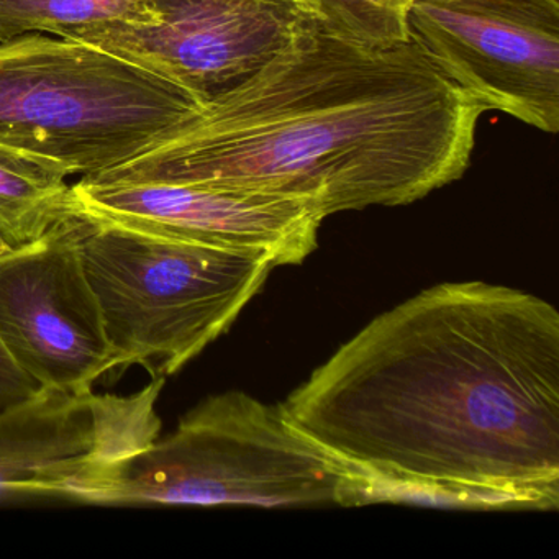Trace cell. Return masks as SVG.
I'll return each mask as SVG.
<instances>
[{
  "label": "cell",
  "instance_id": "5bb4252c",
  "mask_svg": "<svg viewBox=\"0 0 559 559\" xmlns=\"http://www.w3.org/2000/svg\"><path fill=\"white\" fill-rule=\"evenodd\" d=\"M41 389L12 361L0 342V411L34 397Z\"/></svg>",
  "mask_w": 559,
  "mask_h": 559
},
{
  "label": "cell",
  "instance_id": "8992f818",
  "mask_svg": "<svg viewBox=\"0 0 559 559\" xmlns=\"http://www.w3.org/2000/svg\"><path fill=\"white\" fill-rule=\"evenodd\" d=\"M412 44L484 112L559 130V0H414Z\"/></svg>",
  "mask_w": 559,
  "mask_h": 559
},
{
  "label": "cell",
  "instance_id": "52a82bcc",
  "mask_svg": "<svg viewBox=\"0 0 559 559\" xmlns=\"http://www.w3.org/2000/svg\"><path fill=\"white\" fill-rule=\"evenodd\" d=\"M0 342L40 389L83 394L117 371L74 211L35 243L0 254Z\"/></svg>",
  "mask_w": 559,
  "mask_h": 559
},
{
  "label": "cell",
  "instance_id": "277c9868",
  "mask_svg": "<svg viewBox=\"0 0 559 559\" xmlns=\"http://www.w3.org/2000/svg\"><path fill=\"white\" fill-rule=\"evenodd\" d=\"M201 106L83 41L27 34L0 44V145L60 163L70 176L135 158Z\"/></svg>",
  "mask_w": 559,
  "mask_h": 559
},
{
  "label": "cell",
  "instance_id": "5b68a950",
  "mask_svg": "<svg viewBox=\"0 0 559 559\" xmlns=\"http://www.w3.org/2000/svg\"><path fill=\"white\" fill-rule=\"evenodd\" d=\"M73 211L117 371L140 365L153 376L175 374L234 325L274 270L250 254Z\"/></svg>",
  "mask_w": 559,
  "mask_h": 559
},
{
  "label": "cell",
  "instance_id": "3957f363",
  "mask_svg": "<svg viewBox=\"0 0 559 559\" xmlns=\"http://www.w3.org/2000/svg\"><path fill=\"white\" fill-rule=\"evenodd\" d=\"M359 496V474L300 430L283 402L228 391L195 405L168 437L107 467L78 500L355 507Z\"/></svg>",
  "mask_w": 559,
  "mask_h": 559
},
{
  "label": "cell",
  "instance_id": "7c38bea8",
  "mask_svg": "<svg viewBox=\"0 0 559 559\" xmlns=\"http://www.w3.org/2000/svg\"><path fill=\"white\" fill-rule=\"evenodd\" d=\"M158 21L156 0H0V44L27 34L64 38L109 22Z\"/></svg>",
  "mask_w": 559,
  "mask_h": 559
},
{
  "label": "cell",
  "instance_id": "ba28073f",
  "mask_svg": "<svg viewBox=\"0 0 559 559\" xmlns=\"http://www.w3.org/2000/svg\"><path fill=\"white\" fill-rule=\"evenodd\" d=\"M155 25L109 22L68 35L169 81L201 104L250 80L309 15L290 0H156Z\"/></svg>",
  "mask_w": 559,
  "mask_h": 559
},
{
  "label": "cell",
  "instance_id": "8fae6325",
  "mask_svg": "<svg viewBox=\"0 0 559 559\" xmlns=\"http://www.w3.org/2000/svg\"><path fill=\"white\" fill-rule=\"evenodd\" d=\"M60 163L0 145V254L40 240L73 212Z\"/></svg>",
  "mask_w": 559,
  "mask_h": 559
},
{
  "label": "cell",
  "instance_id": "30bf717a",
  "mask_svg": "<svg viewBox=\"0 0 559 559\" xmlns=\"http://www.w3.org/2000/svg\"><path fill=\"white\" fill-rule=\"evenodd\" d=\"M73 205L91 217L188 243L250 254L271 266L300 264L316 251L325 218L283 195L173 182L81 179Z\"/></svg>",
  "mask_w": 559,
  "mask_h": 559
},
{
  "label": "cell",
  "instance_id": "4fadbf2b",
  "mask_svg": "<svg viewBox=\"0 0 559 559\" xmlns=\"http://www.w3.org/2000/svg\"><path fill=\"white\" fill-rule=\"evenodd\" d=\"M414 0H302V11L322 34L368 50H391L411 41Z\"/></svg>",
  "mask_w": 559,
  "mask_h": 559
},
{
  "label": "cell",
  "instance_id": "6da1fadb",
  "mask_svg": "<svg viewBox=\"0 0 559 559\" xmlns=\"http://www.w3.org/2000/svg\"><path fill=\"white\" fill-rule=\"evenodd\" d=\"M361 476V506L556 510L559 313L443 283L381 313L283 402Z\"/></svg>",
  "mask_w": 559,
  "mask_h": 559
},
{
  "label": "cell",
  "instance_id": "9c48e42d",
  "mask_svg": "<svg viewBox=\"0 0 559 559\" xmlns=\"http://www.w3.org/2000/svg\"><path fill=\"white\" fill-rule=\"evenodd\" d=\"M165 379L129 395L41 389L0 411V497L80 499L107 467L159 437Z\"/></svg>",
  "mask_w": 559,
  "mask_h": 559
},
{
  "label": "cell",
  "instance_id": "7a4b0ae2",
  "mask_svg": "<svg viewBox=\"0 0 559 559\" xmlns=\"http://www.w3.org/2000/svg\"><path fill=\"white\" fill-rule=\"evenodd\" d=\"M484 110L408 44L368 50L307 19L254 76L93 182L283 195L323 218L407 205L469 168Z\"/></svg>",
  "mask_w": 559,
  "mask_h": 559
},
{
  "label": "cell",
  "instance_id": "9a60e30c",
  "mask_svg": "<svg viewBox=\"0 0 559 559\" xmlns=\"http://www.w3.org/2000/svg\"><path fill=\"white\" fill-rule=\"evenodd\" d=\"M290 2H294V4H297L300 9H302V0H290Z\"/></svg>",
  "mask_w": 559,
  "mask_h": 559
}]
</instances>
